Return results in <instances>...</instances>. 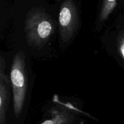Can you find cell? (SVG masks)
Listing matches in <instances>:
<instances>
[{
    "instance_id": "cell-7",
    "label": "cell",
    "mask_w": 124,
    "mask_h": 124,
    "mask_svg": "<svg viewBox=\"0 0 124 124\" xmlns=\"http://www.w3.org/2000/svg\"><path fill=\"white\" fill-rule=\"evenodd\" d=\"M124 33L123 31L118 36L117 39V45L118 48L121 54L124 59Z\"/></svg>"
},
{
    "instance_id": "cell-1",
    "label": "cell",
    "mask_w": 124,
    "mask_h": 124,
    "mask_svg": "<svg viewBox=\"0 0 124 124\" xmlns=\"http://www.w3.org/2000/svg\"><path fill=\"white\" fill-rule=\"evenodd\" d=\"M54 29V22L43 10L36 8L27 14L25 32L30 46L35 47L43 46L50 38Z\"/></svg>"
},
{
    "instance_id": "cell-4",
    "label": "cell",
    "mask_w": 124,
    "mask_h": 124,
    "mask_svg": "<svg viewBox=\"0 0 124 124\" xmlns=\"http://www.w3.org/2000/svg\"><path fill=\"white\" fill-rule=\"evenodd\" d=\"M71 105L61 104L50 110V117L41 124H73L75 122L76 116Z\"/></svg>"
},
{
    "instance_id": "cell-5",
    "label": "cell",
    "mask_w": 124,
    "mask_h": 124,
    "mask_svg": "<svg viewBox=\"0 0 124 124\" xmlns=\"http://www.w3.org/2000/svg\"><path fill=\"white\" fill-rule=\"evenodd\" d=\"M10 94L8 78L6 74L0 75V124H6V113Z\"/></svg>"
},
{
    "instance_id": "cell-6",
    "label": "cell",
    "mask_w": 124,
    "mask_h": 124,
    "mask_svg": "<svg viewBox=\"0 0 124 124\" xmlns=\"http://www.w3.org/2000/svg\"><path fill=\"white\" fill-rule=\"evenodd\" d=\"M117 5V0H104L100 13L101 21L107 19Z\"/></svg>"
},
{
    "instance_id": "cell-2",
    "label": "cell",
    "mask_w": 124,
    "mask_h": 124,
    "mask_svg": "<svg viewBox=\"0 0 124 124\" xmlns=\"http://www.w3.org/2000/svg\"><path fill=\"white\" fill-rule=\"evenodd\" d=\"M10 81L13 90V110L17 117L21 113L27 87L25 53L21 51L15 55L10 71Z\"/></svg>"
},
{
    "instance_id": "cell-3",
    "label": "cell",
    "mask_w": 124,
    "mask_h": 124,
    "mask_svg": "<svg viewBox=\"0 0 124 124\" xmlns=\"http://www.w3.org/2000/svg\"><path fill=\"white\" fill-rule=\"evenodd\" d=\"M77 8L73 0H65L59 14V29L62 42L70 41L79 27Z\"/></svg>"
}]
</instances>
